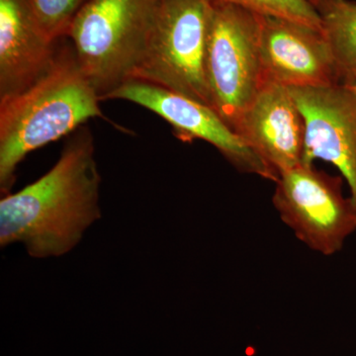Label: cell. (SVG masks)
<instances>
[{
	"label": "cell",
	"mask_w": 356,
	"mask_h": 356,
	"mask_svg": "<svg viewBox=\"0 0 356 356\" xmlns=\"http://www.w3.org/2000/svg\"><path fill=\"white\" fill-rule=\"evenodd\" d=\"M343 83L356 74V2L353 0H312Z\"/></svg>",
	"instance_id": "cell-12"
},
{
	"label": "cell",
	"mask_w": 356,
	"mask_h": 356,
	"mask_svg": "<svg viewBox=\"0 0 356 356\" xmlns=\"http://www.w3.org/2000/svg\"><path fill=\"white\" fill-rule=\"evenodd\" d=\"M344 84H346V86H348V88H350L351 90H353V92H355L356 95V74L355 76L351 77V79H348V81H346Z\"/></svg>",
	"instance_id": "cell-15"
},
{
	"label": "cell",
	"mask_w": 356,
	"mask_h": 356,
	"mask_svg": "<svg viewBox=\"0 0 356 356\" xmlns=\"http://www.w3.org/2000/svg\"><path fill=\"white\" fill-rule=\"evenodd\" d=\"M235 4L257 15L293 21L322 31V21L312 0H217Z\"/></svg>",
	"instance_id": "cell-13"
},
{
	"label": "cell",
	"mask_w": 356,
	"mask_h": 356,
	"mask_svg": "<svg viewBox=\"0 0 356 356\" xmlns=\"http://www.w3.org/2000/svg\"><path fill=\"white\" fill-rule=\"evenodd\" d=\"M305 122L302 165L329 161L350 185L356 206V95L344 83L287 88Z\"/></svg>",
	"instance_id": "cell-8"
},
{
	"label": "cell",
	"mask_w": 356,
	"mask_h": 356,
	"mask_svg": "<svg viewBox=\"0 0 356 356\" xmlns=\"http://www.w3.org/2000/svg\"><path fill=\"white\" fill-rule=\"evenodd\" d=\"M273 201L296 238L318 254L339 252L356 231V206L344 197L343 179L313 165L281 173Z\"/></svg>",
	"instance_id": "cell-6"
},
{
	"label": "cell",
	"mask_w": 356,
	"mask_h": 356,
	"mask_svg": "<svg viewBox=\"0 0 356 356\" xmlns=\"http://www.w3.org/2000/svg\"><path fill=\"white\" fill-rule=\"evenodd\" d=\"M211 107L236 133L242 116L267 83L259 15L215 1L206 55Z\"/></svg>",
	"instance_id": "cell-5"
},
{
	"label": "cell",
	"mask_w": 356,
	"mask_h": 356,
	"mask_svg": "<svg viewBox=\"0 0 356 356\" xmlns=\"http://www.w3.org/2000/svg\"><path fill=\"white\" fill-rule=\"evenodd\" d=\"M100 97L81 72L72 49L58 51L46 74L0 102V188L8 194L27 154L55 142L93 117Z\"/></svg>",
	"instance_id": "cell-2"
},
{
	"label": "cell",
	"mask_w": 356,
	"mask_h": 356,
	"mask_svg": "<svg viewBox=\"0 0 356 356\" xmlns=\"http://www.w3.org/2000/svg\"><path fill=\"white\" fill-rule=\"evenodd\" d=\"M30 0H0V97L29 88L57 57Z\"/></svg>",
	"instance_id": "cell-11"
},
{
	"label": "cell",
	"mask_w": 356,
	"mask_h": 356,
	"mask_svg": "<svg viewBox=\"0 0 356 356\" xmlns=\"http://www.w3.org/2000/svg\"><path fill=\"white\" fill-rule=\"evenodd\" d=\"M159 0H88L67 35L81 72L99 95L132 79L139 64Z\"/></svg>",
	"instance_id": "cell-3"
},
{
	"label": "cell",
	"mask_w": 356,
	"mask_h": 356,
	"mask_svg": "<svg viewBox=\"0 0 356 356\" xmlns=\"http://www.w3.org/2000/svg\"><path fill=\"white\" fill-rule=\"evenodd\" d=\"M236 134L278 177L302 165L305 122L285 86L267 83L243 115Z\"/></svg>",
	"instance_id": "cell-10"
},
{
	"label": "cell",
	"mask_w": 356,
	"mask_h": 356,
	"mask_svg": "<svg viewBox=\"0 0 356 356\" xmlns=\"http://www.w3.org/2000/svg\"><path fill=\"white\" fill-rule=\"evenodd\" d=\"M215 1L159 0L146 48L131 79L211 107L206 55Z\"/></svg>",
	"instance_id": "cell-4"
},
{
	"label": "cell",
	"mask_w": 356,
	"mask_h": 356,
	"mask_svg": "<svg viewBox=\"0 0 356 356\" xmlns=\"http://www.w3.org/2000/svg\"><path fill=\"white\" fill-rule=\"evenodd\" d=\"M123 99L151 110L168 121L184 142L199 139L216 147L238 172L277 181L278 177L214 109L161 86L130 79L102 100Z\"/></svg>",
	"instance_id": "cell-7"
},
{
	"label": "cell",
	"mask_w": 356,
	"mask_h": 356,
	"mask_svg": "<svg viewBox=\"0 0 356 356\" xmlns=\"http://www.w3.org/2000/svg\"><path fill=\"white\" fill-rule=\"evenodd\" d=\"M100 182L92 136L81 129L48 172L1 199L0 245L22 243L35 259L67 254L102 216Z\"/></svg>",
	"instance_id": "cell-1"
},
{
	"label": "cell",
	"mask_w": 356,
	"mask_h": 356,
	"mask_svg": "<svg viewBox=\"0 0 356 356\" xmlns=\"http://www.w3.org/2000/svg\"><path fill=\"white\" fill-rule=\"evenodd\" d=\"M267 83L285 88L343 83L324 33L293 21L259 15Z\"/></svg>",
	"instance_id": "cell-9"
},
{
	"label": "cell",
	"mask_w": 356,
	"mask_h": 356,
	"mask_svg": "<svg viewBox=\"0 0 356 356\" xmlns=\"http://www.w3.org/2000/svg\"><path fill=\"white\" fill-rule=\"evenodd\" d=\"M30 3L44 31L57 41L67 35L86 0H30Z\"/></svg>",
	"instance_id": "cell-14"
}]
</instances>
